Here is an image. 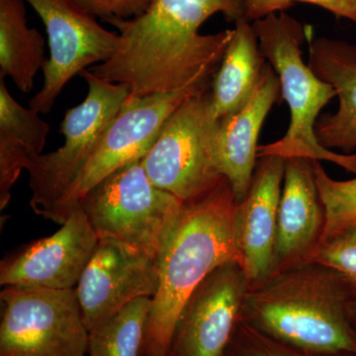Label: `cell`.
Here are the masks:
<instances>
[{"label":"cell","mask_w":356,"mask_h":356,"mask_svg":"<svg viewBox=\"0 0 356 356\" xmlns=\"http://www.w3.org/2000/svg\"><path fill=\"white\" fill-rule=\"evenodd\" d=\"M234 35L211 83L210 99L218 120L240 111L254 95L266 67L252 23L236 21Z\"/></svg>","instance_id":"obj_18"},{"label":"cell","mask_w":356,"mask_h":356,"mask_svg":"<svg viewBox=\"0 0 356 356\" xmlns=\"http://www.w3.org/2000/svg\"><path fill=\"white\" fill-rule=\"evenodd\" d=\"M97 243L98 236L77 204L57 233L25 245L1 261L0 284L74 289Z\"/></svg>","instance_id":"obj_13"},{"label":"cell","mask_w":356,"mask_h":356,"mask_svg":"<svg viewBox=\"0 0 356 356\" xmlns=\"http://www.w3.org/2000/svg\"><path fill=\"white\" fill-rule=\"evenodd\" d=\"M285 161L277 156L259 158L247 196L236 205V247L250 285L266 280L275 269L274 248Z\"/></svg>","instance_id":"obj_14"},{"label":"cell","mask_w":356,"mask_h":356,"mask_svg":"<svg viewBox=\"0 0 356 356\" xmlns=\"http://www.w3.org/2000/svg\"><path fill=\"white\" fill-rule=\"evenodd\" d=\"M351 299L336 271L306 261L250 285L243 313L255 330L292 348L356 355L348 312Z\"/></svg>","instance_id":"obj_3"},{"label":"cell","mask_w":356,"mask_h":356,"mask_svg":"<svg viewBox=\"0 0 356 356\" xmlns=\"http://www.w3.org/2000/svg\"><path fill=\"white\" fill-rule=\"evenodd\" d=\"M0 132L20 140L30 158L43 153L50 132V125L40 118L38 112L25 108L14 99L3 77H0Z\"/></svg>","instance_id":"obj_22"},{"label":"cell","mask_w":356,"mask_h":356,"mask_svg":"<svg viewBox=\"0 0 356 356\" xmlns=\"http://www.w3.org/2000/svg\"><path fill=\"white\" fill-rule=\"evenodd\" d=\"M211 83L193 84L170 92L129 96L83 172L47 219L64 224L79 200L103 178L143 159L168 117L185 100L209 89Z\"/></svg>","instance_id":"obj_9"},{"label":"cell","mask_w":356,"mask_h":356,"mask_svg":"<svg viewBox=\"0 0 356 356\" xmlns=\"http://www.w3.org/2000/svg\"><path fill=\"white\" fill-rule=\"evenodd\" d=\"M348 312L351 327H353L356 334V298L350 300V303H348Z\"/></svg>","instance_id":"obj_27"},{"label":"cell","mask_w":356,"mask_h":356,"mask_svg":"<svg viewBox=\"0 0 356 356\" xmlns=\"http://www.w3.org/2000/svg\"><path fill=\"white\" fill-rule=\"evenodd\" d=\"M280 92V77L267 64L261 83L247 104L236 113L219 120L217 163L238 203L247 196L250 189L259 159V133Z\"/></svg>","instance_id":"obj_16"},{"label":"cell","mask_w":356,"mask_h":356,"mask_svg":"<svg viewBox=\"0 0 356 356\" xmlns=\"http://www.w3.org/2000/svg\"><path fill=\"white\" fill-rule=\"evenodd\" d=\"M151 297L124 306L89 331L88 356H147Z\"/></svg>","instance_id":"obj_20"},{"label":"cell","mask_w":356,"mask_h":356,"mask_svg":"<svg viewBox=\"0 0 356 356\" xmlns=\"http://www.w3.org/2000/svg\"><path fill=\"white\" fill-rule=\"evenodd\" d=\"M252 26L262 55L280 77L281 96L290 111L286 134L276 142L259 146L257 156L330 161L356 173V154L325 149L316 137L315 125L321 111L337 92L304 63L302 46L309 39L306 28L285 13L270 14L254 21Z\"/></svg>","instance_id":"obj_4"},{"label":"cell","mask_w":356,"mask_h":356,"mask_svg":"<svg viewBox=\"0 0 356 356\" xmlns=\"http://www.w3.org/2000/svg\"><path fill=\"white\" fill-rule=\"evenodd\" d=\"M81 76L88 84V93L81 104L67 110L60 123L64 146L32 156L26 163L33 193L30 205L44 219L83 172L131 95L127 84L103 81L86 70Z\"/></svg>","instance_id":"obj_6"},{"label":"cell","mask_w":356,"mask_h":356,"mask_svg":"<svg viewBox=\"0 0 356 356\" xmlns=\"http://www.w3.org/2000/svg\"><path fill=\"white\" fill-rule=\"evenodd\" d=\"M236 205L226 178L182 204L158 257L159 285L152 298L147 356H168L177 318L192 292L217 267L240 264L234 234Z\"/></svg>","instance_id":"obj_2"},{"label":"cell","mask_w":356,"mask_h":356,"mask_svg":"<svg viewBox=\"0 0 356 356\" xmlns=\"http://www.w3.org/2000/svg\"><path fill=\"white\" fill-rule=\"evenodd\" d=\"M43 20L50 58L43 65L44 83L29 108L47 114L72 77L113 56L119 34L108 31L74 0H26Z\"/></svg>","instance_id":"obj_10"},{"label":"cell","mask_w":356,"mask_h":356,"mask_svg":"<svg viewBox=\"0 0 356 356\" xmlns=\"http://www.w3.org/2000/svg\"><path fill=\"white\" fill-rule=\"evenodd\" d=\"M307 261L336 271L346 283L353 298H356V229L318 243Z\"/></svg>","instance_id":"obj_23"},{"label":"cell","mask_w":356,"mask_h":356,"mask_svg":"<svg viewBox=\"0 0 356 356\" xmlns=\"http://www.w3.org/2000/svg\"><path fill=\"white\" fill-rule=\"evenodd\" d=\"M44 39L26 20L25 0H0V77L30 92L44 62Z\"/></svg>","instance_id":"obj_19"},{"label":"cell","mask_w":356,"mask_h":356,"mask_svg":"<svg viewBox=\"0 0 356 356\" xmlns=\"http://www.w3.org/2000/svg\"><path fill=\"white\" fill-rule=\"evenodd\" d=\"M313 168L325 213L324 232L318 243H322L356 229V178L332 179L320 161H313Z\"/></svg>","instance_id":"obj_21"},{"label":"cell","mask_w":356,"mask_h":356,"mask_svg":"<svg viewBox=\"0 0 356 356\" xmlns=\"http://www.w3.org/2000/svg\"><path fill=\"white\" fill-rule=\"evenodd\" d=\"M296 2L321 7L356 25V0H243V18L252 23L270 14L284 13Z\"/></svg>","instance_id":"obj_24"},{"label":"cell","mask_w":356,"mask_h":356,"mask_svg":"<svg viewBox=\"0 0 356 356\" xmlns=\"http://www.w3.org/2000/svg\"><path fill=\"white\" fill-rule=\"evenodd\" d=\"M84 10L103 21L109 18L131 19L142 15L152 0H74Z\"/></svg>","instance_id":"obj_26"},{"label":"cell","mask_w":356,"mask_h":356,"mask_svg":"<svg viewBox=\"0 0 356 356\" xmlns=\"http://www.w3.org/2000/svg\"><path fill=\"white\" fill-rule=\"evenodd\" d=\"M218 128L209 89L185 100L142 159L152 182L184 202L214 188L225 178L217 163Z\"/></svg>","instance_id":"obj_7"},{"label":"cell","mask_w":356,"mask_h":356,"mask_svg":"<svg viewBox=\"0 0 356 356\" xmlns=\"http://www.w3.org/2000/svg\"><path fill=\"white\" fill-rule=\"evenodd\" d=\"M308 65L331 84L339 100L336 113L321 115L316 122L318 144L350 154L356 149V44L325 37L312 40Z\"/></svg>","instance_id":"obj_17"},{"label":"cell","mask_w":356,"mask_h":356,"mask_svg":"<svg viewBox=\"0 0 356 356\" xmlns=\"http://www.w3.org/2000/svg\"><path fill=\"white\" fill-rule=\"evenodd\" d=\"M0 300V356H88L76 289L8 286Z\"/></svg>","instance_id":"obj_8"},{"label":"cell","mask_w":356,"mask_h":356,"mask_svg":"<svg viewBox=\"0 0 356 356\" xmlns=\"http://www.w3.org/2000/svg\"><path fill=\"white\" fill-rule=\"evenodd\" d=\"M245 343L238 346V356H356L353 353H315L292 348L261 334L250 325H245Z\"/></svg>","instance_id":"obj_25"},{"label":"cell","mask_w":356,"mask_h":356,"mask_svg":"<svg viewBox=\"0 0 356 356\" xmlns=\"http://www.w3.org/2000/svg\"><path fill=\"white\" fill-rule=\"evenodd\" d=\"M216 13L236 23L243 18V0H152L138 17L109 18L105 22L117 30L118 48L90 72L103 81L127 84L137 96L211 83L234 35V29L199 33Z\"/></svg>","instance_id":"obj_1"},{"label":"cell","mask_w":356,"mask_h":356,"mask_svg":"<svg viewBox=\"0 0 356 356\" xmlns=\"http://www.w3.org/2000/svg\"><path fill=\"white\" fill-rule=\"evenodd\" d=\"M158 259L111 240H98L76 289L88 331L124 306L156 294Z\"/></svg>","instance_id":"obj_12"},{"label":"cell","mask_w":356,"mask_h":356,"mask_svg":"<svg viewBox=\"0 0 356 356\" xmlns=\"http://www.w3.org/2000/svg\"><path fill=\"white\" fill-rule=\"evenodd\" d=\"M250 285L238 262L213 270L185 302L168 356H226Z\"/></svg>","instance_id":"obj_11"},{"label":"cell","mask_w":356,"mask_h":356,"mask_svg":"<svg viewBox=\"0 0 356 356\" xmlns=\"http://www.w3.org/2000/svg\"><path fill=\"white\" fill-rule=\"evenodd\" d=\"M325 222L313 159H287L278 209L274 273L307 261L320 243Z\"/></svg>","instance_id":"obj_15"},{"label":"cell","mask_w":356,"mask_h":356,"mask_svg":"<svg viewBox=\"0 0 356 356\" xmlns=\"http://www.w3.org/2000/svg\"><path fill=\"white\" fill-rule=\"evenodd\" d=\"M79 204L98 240L158 259L184 201L156 187L140 159L103 178Z\"/></svg>","instance_id":"obj_5"}]
</instances>
